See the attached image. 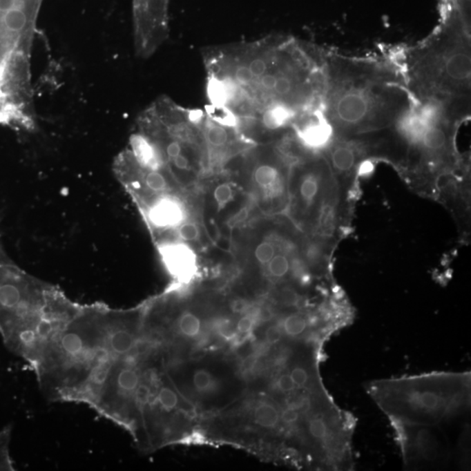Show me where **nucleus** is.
<instances>
[{"label": "nucleus", "instance_id": "17", "mask_svg": "<svg viewBox=\"0 0 471 471\" xmlns=\"http://www.w3.org/2000/svg\"><path fill=\"white\" fill-rule=\"evenodd\" d=\"M146 170L148 171V173L145 175L144 181L146 186L149 190L155 193H162L168 191V181L166 180L164 175L161 173L160 170H148V169Z\"/></svg>", "mask_w": 471, "mask_h": 471}, {"label": "nucleus", "instance_id": "16", "mask_svg": "<svg viewBox=\"0 0 471 471\" xmlns=\"http://www.w3.org/2000/svg\"><path fill=\"white\" fill-rule=\"evenodd\" d=\"M235 198V191L229 182H223L215 187L213 199L218 210H223Z\"/></svg>", "mask_w": 471, "mask_h": 471}, {"label": "nucleus", "instance_id": "15", "mask_svg": "<svg viewBox=\"0 0 471 471\" xmlns=\"http://www.w3.org/2000/svg\"><path fill=\"white\" fill-rule=\"evenodd\" d=\"M178 329L182 335L188 338L197 337L201 331V320L197 315L185 311L179 318Z\"/></svg>", "mask_w": 471, "mask_h": 471}, {"label": "nucleus", "instance_id": "10", "mask_svg": "<svg viewBox=\"0 0 471 471\" xmlns=\"http://www.w3.org/2000/svg\"><path fill=\"white\" fill-rule=\"evenodd\" d=\"M148 220L157 228L178 227L186 220V211L177 198L162 197L149 209Z\"/></svg>", "mask_w": 471, "mask_h": 471}, {"label": "nucleus", "instance_id": "3", "mask_svg": "<svg viewBox=\"0 0 471 471\" xmlns=\"http://www.w3.org/2000/svg\"><path fill=\"white\" fill-rule=\"evenodd\" d=\"M398 62L416 104L462 125L470 117V0H442L436 28L416 44L397 48Z\"/></svg>", "mask_w": 471, "mask_h": 471}, {"label": "nucleus", "instance_id": "19", "mask_svg": "<svg viewBox=\"0 0 471 471\" xmlns=\"http://www.w3.org/2000/svg\"><path fill=\"white\" fill-rule=\"evenodd\" d=\"M192 383L195 389L200 392H208L214 385V378L209 371L198 369L195 371L192 377Z\"/></svg>", "mask_w": 471, "mask_h": 471}, {"label": "nucleus", "instance_id": "7", "mask_svg": "<svg viewBox=\"0 0 471 471\" xmlns=\"http://www.w3.org/2000/svg\"><path fill=\"white\" fill-rule=\"evenodd\" d=\"M407 470L467 468L470 449L454 446L443 426H424L390 421Z\"/></svg>", "mask_w": 471, "mask_h": 471}, {"label": "nucleus", "instance_id": "1", "mask_svg": "<svg viewBox=\"0 0 471 471\" xmlns=\"http://www.w3.org/2000/svg\"><path fill=\"white\" fill-rule=\"evenodd\" d=\"M211 107L238 126L275 113L295 122L321 110L323 48L289 36L204 52Z\"/></svg>", "mask_w": 471, "mask_h": 471}, {"label": "nucleus", "instance_id": "21", "mask_svg": "<svg viewBox=\"0 0 471 471\" xmlns=\"http://www.w3.org/2000/svg\"><path fill=\"white\" fill-rule=\"evenodd\" d=\"M276 387L278 392L284 394L294 392V391L298 389V387H298L297 385L295 384L293 378L291 376L290 369L288 370L287 372L281 374L280 376L278 377Z\"/></svg>", "mask_w": 471, "mask_h": 471}, {"label": "nucleus", "instance_id": "4", "mask_svg": "<svg viewBox=\"0 0 471 471\" xmlns=\"http://www.w3.org/2000/svg\"><path fill=\"white\" fill-rule=\"evenodd\" d=\"M368 396L390 421L444 426L470 411V372H432L365 385Z\"/></svg>", "mask_w": 471, "mask_h": 471}, {"label": "nucleus", "instance_id": "9", "mask_svg": "<svg viewBox=\"0 0 471 471\" xmlns=\"http://www.w3.org/2000/svg\"><path fill=\"white\" fill-rule=\"evenodd\" d=\"M135 46L147 58L154 54L169 35L170 0H132Z\"/></svg>", "mask_w": 471, "mask_h": 471}, {"label": "nucleus", "instance_id": "23", "mask_svg": "<svg viewBox=\"0 0 471 471\" xmlns=\"http://www.w3.org/2000/svg\"><path fill=\"white\" fill-rule=\"evenodd\" d=\"M285 336L280 325L273 324L265 331V339L268 344L277 345L283 340Z\"/></svg>", "mask_w": 471, "mask_h": 471}, {"label": "nucleus", "instance_id": "2", "mask_svg": "<svg viewBox=\"0 0 471 471\" xmlns=\"http://www.w3.org/2000/svg\"><path fill=\"white\" fill-rule=\"evenodd\" d=\"M321 111L333 135L396 128L416 107L396 51L352 56L323 48Z\"/></svg>", "mask_w": 471, "mask_h": 471}, {"label": "nucleus", "instance_id": "14", "mask_svg": "<svg viewBox=\"0 0 471 471\" xmlns=\"http://www.w3.org/2000/svg\"><path fill=\"white\" fill-rule=\"evenodd\" d=\"M12 426H6L0 431V470H15L10 454Z\"/></svg>", "mask_w": 471, "mask_h": 471}, {"label": "nucleus", "instance_id": "11", "mask_svg": "<svg viewBox=\"0 0 471 471\" xmlns=\"http://www.w3.org/2000/svg\"><path fill=\"white\" fill-rule=\"evenodd\" d=\"M169 270L177 277H187L197 268V255L184 242L169 244L161 249Z\"/></svg>", "mask_w": 471, "mask_h": 471}, {"label": "nucleus", "instance_id": "20", "mask_svg": "<svg viewBox=\"0 0 471 471\" xmlns=\"http://www.w3.org/2000/svg\"><path fill=\"white\" fill-rule=\"evenodd\" d=\"M177 233L182 242L190 243L198 240L200 237V228L197 224L185 221L179 225Z\"/></svg>", "mask_w": 471, "mask_h": 471}, {"label": "nucleus", "instance_id": "5", "mask_svg": "<svg viewBox=\"0 0 471 471\" xmlns=\"http://www.w3.org/2000/svg\"><path fill=\"white\" fill-rule=\"evenodd\" d=\"M351 210L321 152L306 151L295 159L287 211L298 227L311 238L339 242L349 227Z\"/></svg>", "mask_w": 471, "mask_h": 471}, {"label": "nucleus", "instance_id": "6", "mask_svg": "<svg viewBox=\"0 0 471 471\" xmlns=\"http://www.w3.org/2000/svg\"><path fill=\"white\" fill-rule=\"evenodd\" d=\"M61 297L0 263V334L13 354L32 366L39 338L57 310Z\"/></svg>", "mask_w": 471, "mask_h": 471}, {"label": "nucleus", "instance_id": "22", "mask_svg": "<svg viewBox=\"0 0 471 471\" xmlns=\"http://www.w3.org/2000/svg\"><path fill=\"white\" fill-rule=\"evenodd\" d=\"M257 318L260 320V311L257 314H245L244 316L242 317L240 320H238L237 325V329L240 334H248L252 330L254 327L255 321H256Z\"/></svg>", "mask_w": 471, "mask_h": 471}, {"label": "nucleus", "instance_id": "8", "mask_svg": "<svg viewBox=\"0 0 471 471\" xmlns=\"http://www.w3.org/2000/svg\"><path fill=\"white\" fill-rule=\"evenodd\" d=\"M300 154L289 139L267 149L255 162L251 173V185L262 210L268 214H282L289 204L291 166Z\"/></svg>", "mask_w": 471, "mask_h": 471}, {"label": "nucleus", "instance_id": "24", "mask_svg": "<svg viewBox=\"0 0 471 471\" xmlns=\"http://www.w3.org/2000/svg\"><path fill=\"white\" fill-rule=\"evenodd\" d=\"M231 308L235 314H244L247 313L250 307H249L247 301L244 300H237L232 303Z\"/></svg>", "mask_w": 471, "mask_h": 471}, {"label": "nucleus", "instance_id": "13", "mask_svg": "<svg viewBox=\"0 0 471 471\" xmlns=\"http://www.w3.org/2000/svg\"><path fill=\"white\" fill-rule=\"evenodd\" d=\"M253 419L258 427L265 430H276L280 426V414L274 404L263 401L255 407Z\"/></svg>", "mask_w": 471, "mask_h": 471}, {"label": "nucleus", "instance_id": "12", "mask_svg": "<svg viewBox=\"0 0 471 471\" xmlns=\"http://www.w3.org/2000/svg\"><path fill=\"white\" fill-rule=\"evenodd\" d=\"M235 128L222 124L205 115L203 122V134L208 151V159L220 157L233 144Z\"/></svg>", "mask_w": 471, "mask_h": 471}, {"label": "nucleus", "instance_id": "18", "mask_svg": "<svg viewBox=\"0 0 471 471\" xmlns=\"http://www.w3.org/2000/svg\"><path fill=\"white\" fill-rule=\"evenodd\" d=\"M158 407L166 412H171L177 407L178 397L175 391L168 386H162L157 394Z\"/></svg>", "mask_w": 471, "mask_h": 471}]
</instances>
